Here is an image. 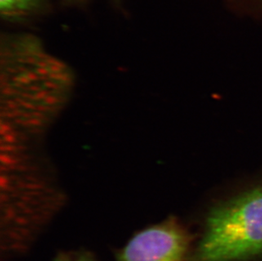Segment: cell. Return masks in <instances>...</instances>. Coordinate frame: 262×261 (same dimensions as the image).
I'll use <instances>...</instances> for the list:
<instances>
[{
	"label": "cell",
	"mask_w": 262,
	"mask_h": 261,
	"mask_svg": "<svg viewBox=\"0 0 262 261\" xmlns=\"http://www.w3.org/2000/svg\"><path fill=\"white\" fill-rule=\"evenodd\" d=\"M40 0H0L1 15L8 19L23 17L37 10Z\"/></svg>",
	"instance_id": "obj_3"
},
{
	"label": "cell",
	"mask_w": 262,
	"mask_h": 261,
	"mask_svg": "<svg viewBox=\"0 0 262 261\" xmlns=\"http://www.w3.org/2000/svg\"><path fill=\"white\" fill-rule=\"evenodd\" d=\"M188 239L183 228L168 220L134 235L117 261H184Z\"/></svg>",
	"instance_id": "obj_2"
},
{
	"label": "cell",
	"mask_w": 262,
	"mask_h": 261,
	"mask_svg": "<svg viewBox=\"0 0 262 261\" xmlns=\"http://www.w3.org/2000/svg\"><path fill=\"white\" fill-rule=\"evenodd\" d=\"M262 254V189L218 206L208 217L196 261H245Z\"/></svg>",
	"instance_id": "obj_1"
},
{
	"label": "cell",
	"mask_w": 262,
	"mask_h": 261,
	"mask_svg": "<svg viewBox=\"0 0 262 261\" xmlns=\"http://www.w3.org/2000/svg\"><path fill=\"white\" fill-rule=\"evenodd\" d=\"M244 10L262 17V0H234Z\"/></svg>",
	"instance_id": "obj_4"
},
{
	"label": "cell",
	"mask_w": 262,
	"mask_h": 261,
	"mask_svg": "<svg viewBox=\"0 0 262 261\" xmlns=\"http://www.w3.org/2000/svg\"><path fill=\"white\" fill-rule=\"evenodd\" d=\"M55 261H94V258L89 253H80L77 254H61Z\"/></svg>",
	"instance_id": "obj_5"
}]
</instances>
